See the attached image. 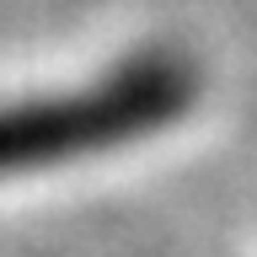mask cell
I'll return each instance as SVG.
<instances>
[{
    "label": "cell",
    "mask_w": 257,
    "mask_h": 257,
    "mask_svg": "<svg viewBox=\"0 0 257 257\" xmlns=\"http://www.w3.org/2000/svg\"><path fill=\"white\" fill-rule=\"evenodd\" d=\"M193 96V75L177 59H145L102 80L96 91L22 102L0 112V172L64 161L80 150H107L118 140L150 134L156 123L177 118Z\"/></svg>",
    "instance_id": "cell-1"
}]
</instances>
